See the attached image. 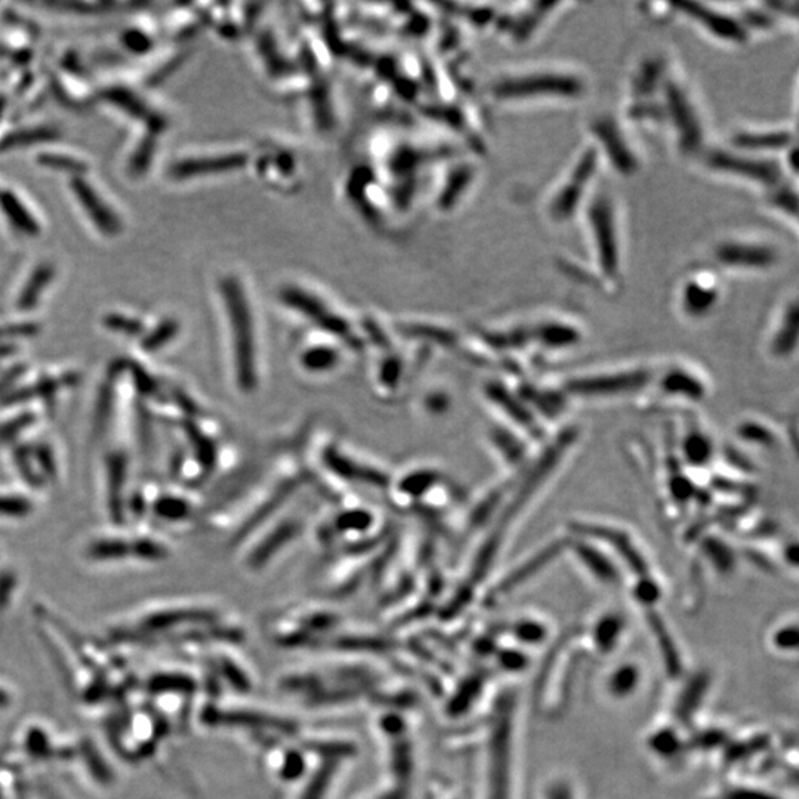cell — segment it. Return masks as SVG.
Instances as JSON below:
<instances>
[{"instance_id": "d6986e66", "label": "cell", "mask_w": 799, "mask_h": 799, "mask_svg": "<svg viewBox=\"0 0 799 799\" xmlns=\"http://www.w3.org/2000/svg\"><path fill=\"white\" fill-rule=\"evenodd\" d=\"M798 304L795 299L784 308L779 326L772 339V353L776 357H789L798 344Z\"/></svg>"}, {"instance_id": "83f0119b", "label": "cell", "mask_w": 799, "mask_h": 799, "mask_svg": "<svg viewBox=\"0 0 799 799\" xmlns=\"http://www.w3.org/2000/svg\"><path fill=\"white\" fill-rule=\"evenodd\" d=\"M524 391L527 392H524L523 401H532L536 404L539 411L546 418H555L558 413L565 410L566 400L563 392L536 389L530 385H525Z\"/></svg>"}, {"instance_id": "bcb514c9", "label": "cell", "mask_w": 799, "mask_h": 799, "mask_svg": "<svg viewBox=\"0 0 799 799\" xmlns=\"http://www.w3.org/2000/svg\"><path fill=\"white\" fill-rule=\"evenodd\" d=\"M799 634L795 627L783 628L774 637V643L783 650H794L798 647Z\"/></svg>"}, {"instance_id": "5b68a950", "label": "cell", "mask_w": 799, "mask_h": 799, "mask_svg": "<svg viewBox=\"0 0 799 799\" xmlns=\"http://www.w3.org/2000/svg\"><path fill=\"white\" fill-rule=\"evenodd\" d=\"M712 258L718 265L732 273H765L782 261L779 247L758 237H729L713 247Z\"/></svg>"}, {"instance_id": "484cf974", "label": "cell", "mask_w": 799, "mask_h": 799, "mask_svg": "<svg viewBox=\"0 0 799 799\" xmlns=\"http://www.w3.org/2000/svg\"><path fill=\"white\" fill-rule=\"evenodd\" d=\"M681 451L682 458L689 465L700 468L711 462L713 456V443L705 432H701L700 430H691L682 440Z\"/></svg>"}, {"instance_id": "f907efd6", "label": "cell", "mask_w": 799, "mask_h": 799, "mask_svg": "<svg viewBox=\"0 0 799 799\" xmlns=\"http://www.w3.org/2000/svg\"><path fill=\"white\" fill-rule=\"evenodd\" d=\"M725 456H727V461H729L732 466H736L737 470L751 471L753 468V466L751 465V462H749V459L744 458L742 453H739V451H737L736 449H732V447H729V449L725 451Z\"/></svg>"}, {"instance_id": "74e56055", "label": "cell", "mask_w": 799, "mask_h": 799, "mask_svg": "<svg viewBox=\"0 0 799 799\" xmlns=\"http://www.w3.org/2000/svg\"><path fill=\"white\" fill-rule=\"evenodd\" d=\"M650 746L655 752L663 756L675 755L681 751L682 743L672 730H662L651 737Z\"/></svg>"}, {"instance_id": "30bf717a", "label": "cell", "mask_w": 799, "mask_h": 799, "mask_svg": "<svg viewBox=\"0 0 799 799\" xmlns=\"http://www.w3.org/2000/svg\"><path fill=\"white\" fill-rule=\"evenodd\" d=\"M647 370L607 373L597 377L575 378L565 385L566 394L576 397H617L632 394L650 382Z\"/></svg>"}, {"instance_id": "4fadbf2b", "label": "cell", "mask_w": 799, "mask_h": 799, "mask_svg": "<svg viewBox=\"0 0 799 799\" xmlns=\"http://www.w3.org/2000/svg\"><path fill=\"white\" fill-rule=\"evenodd\" d=\"M792 142H795V138L788 130H742L732 135L730 149L753 156L772 157L789 150Z\"/></svg>"}, {"instance_id": "8fae6325", "label": "cell", "mask_w": 799, "mask_h": 799, "mask_svg": "<svg viewBox=\"0 0 799 799\" xmlns=\"http://www.w3.org/2000/svg\"><path fill=\"white\" fill-rule=\"evenodd\" d=\"M572 530L576 534L610 545L611 548L622 556L628 567L631 568L637 576L643 577L649 575L646 558H644L643 554L639 553L638 549L635 548L634 542H632L631 537L628 536L627 533L620 532L610 525L589 524V523H585V524L575 523L572 525Z\"/></svg>"}, {"instance_id": "277c9868", "label": "cell", "mask_w": 799, "mask_h": 799, "mask_svg": "<svg viewBox=\"0 0 799 799\" xmlns=\"http://www.w3.org/2000/svg\"><path fill=\"white\" fill-rule=\"evenodd\" d=\"M599 151L589 147L580 154L576 165L568 171L565 181H561L553 196L549 197L548 216L554 223L572 220L580 208H584L589 199V189L597 172V161Z\"/></svg>"}, {"instance_id": "e575fe53", "label": "cell", "mask_w": 799, "mask_h": 799, "mask_svg": "<svg viewBox=\"0 0 799 799\" xmlns=\"http://www.w3.org/2000/svg\"><path fill=\"white\" fill-rule=\"evenodd\" d=\"M737 434L744 441L748 443L758 444V446H770L774 443V434L772 430H768L765 425L756 422H746L739 427Z\"/></svg>"}, {"instance_id": "816d5d0a", "label": "cell", "mask_w": 799, "mask_h": 799, "mask_svg": "<svg viewBox=\"0 0 799 799\" xmlns=\"http://www.w3.org/2000/svg\"><path fill=\"white\" fill-rule=\"evenodd\" d=\"M549 799H573L572 792L566 784H555L549 792Z\"/></svg>"}, {"instance_id": "d590c367", "label": "cell", "mask_w": 799, "mask_h": 799, "mask_svg": "<svg viewBox=\"0 0 799 799\" xmlns=\"http://www.w3.org/2000/svg\"><path fill=\"white\" fill-rule=\"evenodd\" d=\"M333 773H335V770H333V767L330 764L320 768V770L316 773V776L310 780V783L306 784V791L302 794L301 799L325 798V794L330 786V780H332Z\"/></svg>"}, {"instance_id": "7402d4cb", "label": "cell", "mask_w": 799, "mask_h": 799, "mask_svg": "<svg viewBox=\"0 0 799 799\" xmlns=\"http://www.w3.org/2000/svg\"><path fill=\"white\" fill-rule=\"evenodd\" d=\"M539 344L546 348L565 349L575 347L580 341V333L576 327L566 325V323L549 322L542 323L536 329L530 332Z\"/></svg>"}, {"instance_id": "d4e9b609", "label": "cell", "mask_w": 799, "mask_h": 799, "mask_svg": "<svg viewBox=\"0 0 799 799\" xmlns=\"http://www.w3.org/2000/svg\"><path fill=\"white\" fill-rule=\"evenodd\" d=\"M326 463L329 465L330 470L335 471L337 475L348 478V480H360V482L370 483V484H378V486H387V477L379 474L377 471L365 468V466L356 465L353 461L344 458L339 453L335 451H327L326 453Z\"/></svg>"}, {"instance_id": "603a6c76", "label": "cell", "mask_w": 799, "mask_h": 799, "mask_svg": "<svg viewBox=\"0 0 799 799\" xmlns=\"http://www.w3.org/2000/svg\"><path fill=\"white\" fill-rule=\"evenodd\" d=\"M73 189H75L78 199L82 200L83 208L87 209L90 218L101 228L102 232H118L119 228H120L119 221L116 220V216L111 215V212L109 211L106 204L102 203V200H99V196L95 194L94 190L88 187L82 181H76L75 184H73Z\"/></svg>"}, {"instance_id": "c3c4849f", "label": "cell", "mask_w": 799, "mask_h": 799, "mask_svg": "<svg viewBox=\"0 0 799 799\" xmlns=\"http://www.w3.org/2000/svg\"><path fill=\"white\" fill-rule=\"evenodd\" d=\"M49 275H51V270H47L45 266L44 268L36 271L35 277H33L32 280V285L26 289L23 298L26 299V301H32V299H35L36 294H37V289H40V286L44 287Z\"/></svg>"}, {"instance_id": "f6af8a7d", "label": "cell", "mask_w": 799, "mask_h": 799, "mask_svg": "<svg viewBox=\"0 0 799 799\" xmlns=\"http://www.w3.org/2000/svg\"><path fill=\"white\" fill-rule=\"evenodd\" d=\"M337 524L341 525V529L345 530H365L370 524V515L361 513V511L347 513L339 518Z\"/></svg>"}, {"instance_id": "b9f144b4", "label": "cell", "mask_w": 799, "mask_h": 799, "mask_svg": "<svg viewBox=\"0 0 799 799\" xmlns=\"http://www.w3.org/2000/svg\"><path fill=\"white\" fill-rule=\"evenodd\" d=\"M434 474H431V472H420V474L410 475V477L406 478V480L401 483V489H403L406 493L416 496V494L427 492V490L434 484Z\"/></svg>"}, {"instance_id": "7c38bea8", "label": "cell", "mask_w": 799, "mask_h": 799, "mask_svg": "<svg viewBox=\"0 0 799 799\" xmlns=\"http://www.w3.org/2000/svg\"><path fill=\"white\" fill-rule=\"evenodd\" d=\"M234 326L235 373L240 389L249 392L256 387L255 353L252 341L251 323L246 310L232 306Z\"/></svg>"}, {"instance_id": "f5cc1de1", "label": "cell", "mask_w": 799, "mask_h": 799, "mask_svg": "<svg viewBox=\"0 0 799 799\" xmlns=\"http://www.w3.org/2000/svg\"><path fill=\"white\" fill-rule=\"evenodd\" d=\"M399 365H391L389 368H385L384 380H387V382H396L397 378H399Z\"/></svg>"}, {"instance_id": "8d00e7d4", "label": "cell", "mask_w": 799, "mask_h": 799, "mask_svg": "<svg viewBox=\"0 0 799 799\" xmlns=\"http://www.w3.org/2000/svg\"><path fill=\"white\" fill-rule=\"evenodd\" d=\"M514 635L522 643L539 644L546 638V628L536 620H522L514 627Z\"/></svg>"}, {"instance_id": "6da1fadb", "label": "cell", "mask_w": 799, "mask_h": 799, "mask_svg": "<svg viewBox=\"0 0 799 799\" xmlns=\"http://www.w3.org/2000/svg\"><path fill=\"white\" fill-rule=\"evenodd\" d=\"M575 440H576V432L573 431V430L561 432L554 440V443L545 449L539 461L530 468L522 484L518 486L517 493L511 499L510 503L505 506V510H503L498 523L494 525L493 532L490 533L487 541L484 542L483 548L480 549V553H478L477 558H475L474 566H472V573H471L472 582L478 584V582H482L486 577L490 566L493 563L494 556H496L499 546H501V542L503 539L506 529L510 527L514 518L522 513L525 503L532 499L533 494L536 493L537 489L546 482V478L553 474L554 470L560 463L561 458L565 456L568 447L575 443Z\"/></svg>"}, {"instance_id": "7dc6e473", "label": "cell", "mask_w": 799, "mask_h": 799, "mask_svg": "<svg viewBox=\"0 0 799 799\" xmlns=\"http://www.w3.org/2000/svg\"><path fill=\"white\" fill-rule=\"evenodd\" d=\"M501 663L506 669L520 670L527 665V658L520 651L505 650L502 653Z\"/></svg>"}, {"instance_id": "f1b7e54d", "label": "cell", "mask_w": 799, "mask_h": 799, "mask_svg": "<svg viewBox=\"0 0 799 799\" xmlns=\"http://www.w3.org/2000/svg\"><path fill=\"white\" fill-rule=\"evenodd\" d=\"M296 533H298V525L294 524V523L280 525L277 530L271 533L270 536L266 537L263 544L259 545L258 549L252 555V565H264L278 548H282L283 544L290 541Z\"/></svg>"}, {"instance_id": "836d02e7", "label": "cell", "mask_w": 799, "mask_h": 799, "mask_svg": "<svg viewBox=\"0 0 799 799\" xmlns=\"http://www.w3.org/2000/svg\"><path fill=\"white\" fill-rule=\"evenodd\" d=\"M638 682V670L634 666H623L616 670L610 680L611 693L615 696H627L632 693Z\"/></svg>"}, {"instance_id": "9c48e42d", "label": "cell", "mask_w": 799, "mask_h": 799, "mask_svg": "<svg viewBox=\"0 0 799 799\" xmlns=\"http://www.w3.org/2000/svg\"><path fill=\"white\" fill-rule=\"evenodd\" d=\"M675 8L696 24L701 32L720 42L742 45L749 39V32L742 23L741 16L730 11L705 4H678Z\"/></svg>"}, {"instance_id": "1f68e13d", "label": "cell", "mask_w": 799, "mask_h": 799, "mask_svg": "<svg viewBox=\"0 0 799 799\" xmlns=\"http://www.w3.org/2000/svg\"><path fill=\"white\" fill-rule=\"evenodd\" d=\"M768 744H770V739L767 736H756L751 739V741L732 744L725 751V761L729 764H734V763H739V761L746 760L748 756L763 752L764 749L768 748Z\"/></svg>"}, {"instance_id": "f546056e", "label": "cell", "mask_w": 799, "mask_h": 799, "mask_svg": "<svg viewBox=\"0 0 799 799\" xmlns=\"http://www.w3.org/2000/svg\"><path fill=\"white\" fill-rule=\"evenodd\" d=\"M623 631V620L620 616L608 615L597 623L594 629V639L599 650L607 653L617 643Z\"/></svg>"}, {"instance_id": "ba28073f", "label": "cell", "mask_w": 799, "mask_h": 799, "mask_svg": "<svg viewBox=\"0 0 799 799\" xmlns=\"http://www.w3.org/2000/svg\"><path fill=\"white\" fill-rule=\"evenodd\" d=\"M511 699L502 698L490 744V799H510Z\"/></svg>"}, {"instance_id": "4316f807", "label": "cell", "mask_w": 799, "mask_h": 799, "mask_svg": "<svg viewBox=\"0 0 799 799\" xmlns=\"http://www.w3.org/2000/svg\"><path fill=\"white\" fill-rule=\"evenodd\" d=\"M701 553L717 572L724 575L732 572V568L736 566V554L732 546L720 537H706L701 544Z\"/></svg>"}, {"instance_id": "ac0fdd59", "label": "cell", "mask_w": 799, "mask_h": 799, "mask_svg": "<svg viewBox=\"0 0 799 799\" xmlns=\"http://www.w3.org/2000/svg\"><path fill=\"white\" fill-rule=\"evenodd\" d=\"M597 138L603 145V151L610 153L611 161L620 172L632 171L635 168L634 154L628 149V141L623 138L622 132L616 128L615 123H597Z\"/></svg>"}, {"instance_id": "4dcf8cb0", "label": "cell", "mask_w": 799, "mask_h": 799, "mask_svg": "<svg viewBox=\"0 0 799 799\" xmlns=\"http://www.w3.org/2000/svg\"><path fill=\"white\" fill-rule=\"evenodd\" d=\"M493 441L508 462L514 463V465L523 462L525 456L524 444L517 437H514L510 431L494 430Z\"/></svg>"}, {"instance_id": "f35d334b", "label": "cell", "mask_w": 799, "mask_h": 799, "mask_svg": "<svg viewBox=\"0 0 799 799\" xmlns=\"http://www.w3.org/2000/svg\"><path fill=\"white\" fill-rule=\"evenodd\" d=\"M634 596L644 606H651L660 598V586L653 577H650V575H647V576L639 577L638 582L635 585Z\"/></svg>"}, {"instance_id": "ee69618b", "label": "cell", "mask_w": 799, "mask_h": 799, "mask_svg": "<svg viewBox=\"0 0 799 799\" xmlns=\"http://www.w3.org/2000/svg\"><path fill=\"white\" fill-rule=\"evenodd\" d=\"M5 209L8 211V215L14 223H18L16 227L23 228L24 232L33 233L36 230V223L32 218L26 215V212L21 208L20 203H16V200L5 199Z\"/></svg>"}, {"instance_id": "5bb4252c", "label": "cell", "mask_w": 799, "mask_h": 799, "mask_svg": "<svg viewBox=\"0 0 799 799\" xmlns=\"http://www.w3.org/2000/svg\"><path fill=\"white\" fill-rule=\"evenodd\" d=\"M568 545H570V542L566 541V539H560V541H554L546 545L539 553L530 556L529 560L524 561L522 566H518L514 572H511L503 579V582L498 585V588L494 591V596H506V594H510L511 591L518 588V586H522L523 584L532 579L533 576H536L537 573L542 572L546 566L551 565L556 556L560 555L567 548Z\"/></svg>"}, {"instance_id": "2e32d148", "label": "cell", "mask_w": 799, "mask_h": 799, "mask_svg": "<svg viewBox=\"0 0 799 799\" xmlns=\"http://www.w3.org/2000/svg\"><path fill=\"white\" fill-rule=\"evenodd\" d=\"M487 396L490 397V400H493L494 404H498L499 408L505 411L514 422H517L520 427L527 430V432L533 437L544 435L541 425L537 422L527 403L511 394L510 389H506L501 384H490L487 387Z\"/></svg>"}, {"instance_id": "ab89813d", "label": "cell", "mask_w": 799, "mask_h": 799, "mask_svg": "<svg viewBox=\"0 0 799 799\" xmlns=\"http://www.w3.org/2000/svg\"><path fill=\"white\" fill-rule=\"evenodd\" d=\"M337 363V356L330 349H313L304 357V366L314 372H323L332 368Z\"/></svg>"}, {"instance_id": "7bdbcfd3", "label": "cell", "mask_w": 799, "mask_h": 799, "mask_svg": "<svg viewBox=\"0 0 799 799\" xmlns=\"http://www.w3.org/2000/svg\"><path fill=\"white\" fill-rule=\"evenodd\" d=\"M727 742L725 732H718V730H711V732H700L698 736L691 739L690 746L693 749H701V751H710V749L718 748Z\"/></svg>"}, {"instance_id": "60d3db41", "label": "cell", "mask_w": 799, "mask_h": 799, "mask_svg": "<svg viewBox=\"0 0 799 799\" xmlns=\"http://www.w3.org/2000/svg\"><path fill=\"white\" fill-rule=\"evenodd\" d=\"M669 492L672 499H674L677 503H680V505L687 503L690 499L696 496V489H694L693 483H691L690 478H687L686 475L682 474L675 475V477L670 478Z\"/></svg>"}, {"instance_id": "52a82bcc", "label": "cell", "mask_w": 799, "mask_h": 799, "mask_svg": "<svg viewBox=\"0 0 799 799\" xmlns=\"http://www.w3.org/2000/svg\"><path fill=\"white\" fill-rule=\"evenodd\" d=\"M665 89L662 90L665 101H663L662 113L668 116V122L672 125L677 144L684 151H699L703 140L701 120L698 111L694 109V101L690 97L689 90L682 87L677 80L665 82Z\"/></svg>"}, {"instance_id": "8992f818", "label": "cell", "mask_w": 799, "mask_h": 799, "mask_svg": "<svg viewBox=\"0 0 799 799\" xmlns=\"http://www.w3.org/2000/svg\"><path fill=\"white\" fill-rule=\"evenodd\" d=\"M706 168L711 172L725 177H736L772 190L782 184L783 169L772 157L753 156L737 150H713L705 157Z\"/></svg>"}, {"instance_id": "e0dca14e", "label": "cell", "mask_w": 799, "mask_h": 799, "mask_svg": "<svg viewBox=\"0 0 799 799\" xmlns=\"http://www.w3.org/2000/svg\"><path fill=\"white\" fill-rule=\"evenodd\" d=\"M573 551L576 554L580 563L588 568L592 576H596L599 582L607 585L619 584L620 573L616 568L615 563L608 558L603 551H599L594 545L588 542H570Z\"/></svg>"}, {"instance_id": "7a4b0ae2", "label": "cell", "mask_w": 799, "mask_h": 799, "mask_svg": "<svg viewBox=\"0 0 799 799\" xmlns=\"http://www.w3.org/2000/svg\"><path fill=\"white\" fill-rule=\"evenodd\" d=\"M586 78L561 67H527L501 78L496 88L505 101H576L586 94Z\"/></svg>"}, {"instance_id": "44dd1931", "label": "cell", "mask_w": 799, "mask_h": 799, "mask_svg": "<svg viewBox=\"0 0 799 799\" xmlns=\"http://www.w3.org/2000/svg\"><path fill=\"white\" fill-rule=\"evenodd\" d=\"M662 389L668 396L681 397V399L700 401L705 399L706 387L699 378L686 370H670L662 379Z\"/></svg>"}, {"instance_id": "3957f363", "label": "cell", "mask_w": 799, "mask_h": 799, "mask_svg": "<svg viewBox=\"0 0 799 799\" xmlns=\"http://www.w3.org/2000/svg\"><path fill=\"white\" fill-rule=\"evenodd\" d=\"M588 213L589 235L592 251L603 275L613 278L620 271V228L615 200L606 192H596L585 204Z\"/></svg>"}, {"instance_id": "d6a6232c", "label": "cell", "mask_w": 799, "mask_h": 799, "mask_svg": "<svg viewBox=\"0 0 799 799\" xmlns=\"http://www.w3.org/2000/svg\"><path fill=\"white\" fill-rule=\"evenodd\" d=\"M294 487L295 486L294 484H292V483H289V484H285V486H283L282 489L278 490L277 493L273 496V499H270V501L266 502L265 505L261 506V510H259L258 513H256L255 515H254V517L249 520V523L244 525V529L242 530V532H244V536H246V534H249V532H251L254 527L261 524V523H263V520H265L266 517H270L271 514L275 513V508L282 505L283 502H285V499H286L287 496L292 493V490H294Z\"/></svg>"}, {"instance_id": "ffe728a7", "label": "cell", "mask_w": 799, "mask_h": 799, "mask_svg": "<svg viewBox=\"0 0 799 799\" xmlns=\"http://www.w3.org/2000/svg\"><path fill=\"white\" fill-rule=\"evenodd\" d=\"M647 620H649L651 632L655 635L656 643L662 653L666 672L672 678L680 677L682 672L681 659L678 655L677 646H675L674 639L670 637V632L668 631L665 622L655 610L647 613Z\"/></svg>"}, {"instance_id": "cb8c5ba5", "label": "cell", "mask_w": 799, "mask_h": 799, "mask_svg": "<svg viewBox=\"0 0 799 799\" xmlns=\"http://www.w3.org/2000/svg\"><path fill=\"white\" fill-rule=\"evenodd\" d=\"M710 687V675L705 672L694 675L687 684L686 689L681 693V698L678 700L675 713L677 718L684 725H689L694 713L700 706L701 700L705 698L706 691Z\"/></svg>"}, {"instance_id": "9a60e30c", "label": "cell", "mask_w": 799, "mask_h": 799, "mask_svg": "<svg viewBox=\"0 0 799 799\" xmlns=\"http://www.w3.org/2000/svg\"><path fill=\"white\" fill-rule=\"evenodd\" d=\"M720 292L710 275H691L681 289V306L691 317H703L717 306Z\"/></svg>"}, {"instance_id": "681fc988", "label": "cell", "mask_w": 799, "mask_h": 799, "mask_svg": "<svg viewBox=\"0 0 799 799\" xmlns=\"http://www.w3.org/2000/svg\"><path fill=\"white\" fill-rule=\"evenodd\" d=\"M727 799H779L770 795L767 792L755 791V789H734L729 792Z\"/></svg>"}]
</instances>
